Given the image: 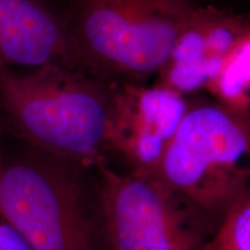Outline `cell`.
Returning a JSON list of instances; mask_svg holds the SVG:
<instances>
[{"instance_id":"obj_4","label":"cell","mask_w":250,"mask_h":250,"mask_svg":"<svg viewBox=\"0 0 250 250\" xmlns=\"http://www.w3.org/2000/svg\"><path fill=\"white\" fill-rule=\"evenodd\" d=\"M159 179L196 208L223 218L250 184V112L189 103Z\"/></svg>"},{"instance_id":"obj_1","label":"cell","mask_w":250,"mask_h":250,"mask_svg":"<svg viewBox=\"0 0 250 250\" xmlns=\"http://www.w3.org/2000/svg\"><path fill=\"white\" fill-rule=\"evenodd\" d=\"M111 90V83L61 65L26 72L0 65V116L29 147L96 168L107 162Z\"/></svg>"},{"instance_id":"obj_5","label":"cell","mask_w":250,"mask_h":250,"mask_svg":"<svg viewBox=\"0 0 250 250\" xmlns=\"http://www.w3.org/2000/svg\"><path fill=\"white\" fill-rule=\"evenodd\" d=\"M96 169L100 230L108 250H201L206 239L190 203L159 177L120 173L108 162Z\"/></svg>"},{"instance_id":"obj_3","label":"cell","mask_w":250,"mask_h":250,"mask_svg":"<svg viewBox=\"0 0 250 250\" xmlns=\"http://www.w3.org/2000/svg\"><path fill=\"white\" fill-rule=\"evenodd\" d=\"M81 170L31 147L1 153L0 219L35 250H101Z\"/></svg>"},{"instance_id":"obj_11","label":"cell","mask_w":250,"mask_h":250,"mask_svg":"<svg viewBox=\"0 0 250 250\" xmlns=\"http://www.w3.org/2000/svg\"><path fill=\"white\" fill-rule=\"evenodd\" d=\"M0 250H35L11 225L0 219Z\"/></svg>"},{"instance_id":"obj_6","label":"cell","mask_w":250,"mask_h":250,"mask_svg":"<svg viewBox=\"0 0 250 250\" xmlns=\"http://www.w3.org/2000/svg\"><path fill=\"white\" fill-rule=\"evenodd\" d=\"M111 83L108 153L120 155L130 173L159 177L189 102L186 96L158 83Z\"/></svg>"},{"instance_id":"obj_10","label":"cell","mask_w":250,"mask_h":250,"mask_svg":"<svg viewBox=\"0 0 250 250\" xmlns=\"http://www.w3.org/2000/svg\"><path fill=\"white\" fill-rule=\"evenodd\" d=\"M201 250H250V184L223 215Z\"/></svg>"},{"instance_id":"obj_8","label":"cell","mask_w":250,"mask_h":250,"mask_svg":"<svg viewBox=\"0 0 250 250\" xmlns=\"http://www.w3.org/2000/svg\"><path fill=\"white\" fill-rule=\"evenodd\" d=\"M0 65L81 71L65 9L50 0H0Z\"/></svg>"},{"instance_id":"obj_2","label":"cell","mask_w":250,"mask_h":250,"mask_svg":"<svg viewBox=\"0 0 250 250\" xmlns=\"http://www.w3.org/2000/svg\"><path fill=\"white\" fill-rule=\"evenodd\" d=\"M196 7L191 0H66L80 70L107 83L158 76Z\"/></svg>"},{"instance_id":"obj_7","label":"cell","mask_w":250,"mask_h":250,"mask_svg":"<svg viewBox=\"0 0 250 250\" xmlns=\"http://www.w3.org/2000/svg\"><path fill=\"white\" fill-rule=\"evenodd\" d=\"M249 36L250 19L246 15L197 6L156 83L183 96L206 89L228 56Z\"/></svg>"},{"instance_id":"obj_12","label":"cell","mask_w":250,"mask_h":250,"mask_svg":"<svg viewBox=\"0 0 250 250\" xmlns=\"http://www.w3.org/2000/svg\"><path fill=\"white\" fill-rule=\"evenodd\" d=\"M1 153H2V152H1V149H0V155H1Z\"/></svg>"},{"instance_id":"obj_9","label":"cell","mask_w":250,"mask_h":250,"mask_svg":"<svg viewBox=\"0 0 250 250\" xmlns=\"http://www.w3.org/2000/svg\"><path fill=\"white\" fill-rule=\"evenodd\" d=\"M217 102L239 111L250 104V36L242 41L225 61L214 80L208 85Z\"/></svg>"}]
</instances>
